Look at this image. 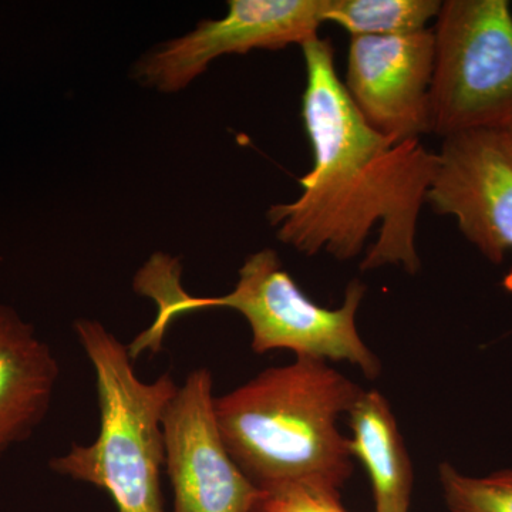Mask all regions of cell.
<instances>
[{
	"label": "cell",
	"mask_w": 512,
	"mask_h": 512,
	"mask_svg": "<svg viewBox=\"0 0 512 512\" xmlns=\"http://www.w3.org/2000/svg\"><path fill=\"white\" fill-rule=\"evenodd\" d=\"M301 47L306 69L302 120L313 164L299 178L301 195L269 208L276 237L308 256L326 252L350 261L365 251L377 227L376 242L360 269L394 265L417 274V222L439 156L420 138L394 140L366 123L339 79L332 40L313 37Z\"/></svg>",
	"instance_id": "cell-1"
},
{
	"label": "cell",
	"mask_w": 512,
	"mask_h": 512,
	"mask_svg": "<svg viewBox=\"0 0 512 512\" xmlns=\"http://www.w3.org/2000/svg\"><path fill=\"white\" fill-rule=\"evenodd\" d=\"M362 392L328 362L296 357L215 397V417L229 454L258 490L340 501L353 456L338 421Z\"/></svg>",
	"instance_id": "cell-2"
},
{
	"label": "cell",
	"mask_w": 512,
	"mask_h": 512,
	"mask_svg": "<svg viewBox=\"0 0 512 512\" xmlns=\"http://www.w3.org/2000/svg\"><path fill=\"white\" fill-rule=\"evenodd\" d=\"M177 259L154 255L138 272L134 288L156 301L153 325L141 333L134 345L140 352L160 349L161 340L174 319L201 309L229 308L241 313L251 328V348L264 355L272 350H289L296 357L348 362L362 370L367 379L382 372L379 357L363 342L357 330V311L366 286L353 279L346 288L340 308H323L303 293L282 265L276 251L261 249L245 259L235 288L227 295H188L180 284Z\"/></svg>",
	"instance_id": "cell-3"
},
{
	"label": "cell",
	"mask_w": 512,
	"mask_h": 512,
	"mask_svg": "<svg viewBox=\"0 0 512 512\" xmlns=\"http://www.w3.org/2000/svg\"><path fill=\"white\" fill-rule=\"evenodd\" d=\"M74 332L96 375L99 436L89 446L74 444L49 466L60 476L107 491L117 512H164L163 417L177 383L171 373L143 382L128 346L97 320H77Z\"/></svg>",
	"instance_id": "cell-4"
},
{
	"label": "cell",
	"mask_w": 512,
	"mask_h": 512,
	"mask_svg": "<svg viewBox=\"0 0 512 512\" xmlns=\"http://www.w3.org/2000/svg\"><path fill=\"white\" fill-rule=\"evenodd\" d=\"M434 33L431 133L503 130L512 120L508 0H446Z\"/></svg>",
	"instance_id": "cell-5"
},
{
	"label": "cell",
	"mask_w": 512,
	"mask_h": 512,
	"mask_svg": "<svg viewBox=\"0 0 512 512\" xmlns=\"http://www.w3.org/2000/svg\"><path fill=\"white\" fill-rule=\"evenodd\" d=\"M325 0H229L224 18L207 19L137 63L136 76L163 93L190 86L212 60L252 50H281L318 37Z\"/></svg>",
	"instance_id": "cell-6"
},
{
	"label": "cell",
	"mask_w": 512,
	"mask_h": 512,
	"mask_svg": "<svg viewBox=\"0 0 512 512\" xmlns=\"http://www.w3.org/2000/svg\"><path fill=\"white\" fill-rule=\"evenodd\" d=\"M214 402L210 370L197 369L165 409V467L174 512H249L262 493L229 454Z\"/></svg>",
	"instance_id": "cell-7"
},
{
	"label": "cell",
	"mask_w": 512,
	"mask_h": 512,
	"mask_svg": "<svg viewBox=\"0 0 512 512\" xmlns=\"http://www.w3.org/2000/svg\"><path fill=\"white\" fill-rule=\"evenodd\" d=\"M427 204L456 218L458 229L491 264L512 251V148L503 130L443 138Z\"/></svg>",
	"instance_id": "cell-8"
},
{
	"label": "cell",
	"mask_w": 512,
	"mask_h": 512,
	"mask_svg": "<svg viewBox=\"0 0 512 512\" xmlns=\"http://www.w3.org/2000/svg\"><path fill=\"white\" fill-rule=\"evenodd\" d=\"M434 33L350 39L345 86L373 130L394 140L431 133Z\"/></svg>",
	"instance_id": "cell-9"
},
{
	"label": "cell",
	"mask_w": 512,
	"mask_h": 512,
	"mask_svg": "<svg viewBox=\"0 0 512 512\" xmlns=\"http://www.w3.org/2000/svg\"><path fill=\"white\" fill-rule=\"evenodd\" d=\"M59 363L35 329L0 308V457L45 420Z\"/></svg>",
	"instance_id": "cell-10"
},
{
	"label": "cell",
	"mask_w": 512,
	"mask_h": 512,
	"mask_svg": "<svg viewBox=\"0 0 512 512\" xmlns=\"http://www.w3.org/2000/svg\"><path fill=\"white\" fill-rule=\"evenodd\" d=\"M348 416L350 450L369 473L376 512H410L412 460L390 403L379 390H363Z\"/></svg>",
	"instance_id": "cell-11"
},
{
	"label": "cell",
	"mask_w": 512,
	"mask_h": 512,
	"mask_svg": "<svg viewBox=\"0 0 512 512\" xmlns=\"http://www.w3.org/2000/svg\"><path fill=\"white\" fill-rule=\"evenodd\" d=\"M440 0H325L323 20L352 37L420 32L437 18Z\"/></svg>",
	"instance_id": "cell-12"
},
{
	"label": "cell",
	"mask_w": 512,
	"mask_h": 512,
	"mask_svg": "<svg viewBox=\"0 0 512 512\" xmlns=\"http://www.w3.org/2000/svg\"><path fill=\"white\" fill-rule=\"evenodd\" d=\"M439 480L450 512H512V468L474 477L446 461Z\"/></svg>",
	"instance_id": "cell-13"
},
{
	"label": "cell",
	"mask_w": 512,
	"mask_h": 512,
	"mask_svg": "<svg viewBox=\"0 0 512 512\" xmlns=\"http://www.w3.org/2000/svg\"><path fill=\"white\" fill-rule=\"evenodd\" d=\"M249 512H302L291 491H262Z\"/></svg>",
	"instance_id": "cell-14"
},
{
	"label": "cell",
	"mask_w": 512,
	"mask_h": 512,
	"mask_svg": "<svg viewBox=\"0 0 512 512\" xmlns=\"http://www.w3.org/2000/svg\"><path fill=\"white\" fill-rule=\"evenodd\" d=\"M291 493L295 495L302 512H346L340 501L318 500V498L298 493V491H291Z\"/></svg>",
	"instance_id": "cell-15"
},
{
	"label": "cell",
	"mask_w": 512,
	"mask_h": 512,
	"mask_svg": "<svg viewBox=\"0 0 512 512\" xmlns=\"http://www.w3.org/2000/svg\"><path fill=\"white\" fill-rule=\"evenodd\" d=\"M505 138H507L508 144L512 148V120L503 128Z\"/></svg>",
	"instance_id": "cell-16"
}]
</instances>
